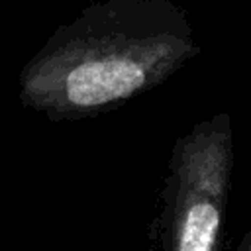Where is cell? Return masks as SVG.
<instances>
[{"label":"cell","mask_w":251,"mask_h":251,"mask_svg":"<svg viewBox=\"0 0 251 251\" xmlns=\"http://www.w3.org/2000/svg\"><path fill=\"white\" fill-rule=\"evenodd\" d=\"M198 51L173 0L94 2L24 65L18 98L51 122L92 118L161 86Z\"/></svg>","instance_id":"cell-1"},{"label":"cell","mask_w":251,"mask_h":251,"mask_svg":"<svg viewBox=\"0 0 251 251\" xmlns=\"http://www.w3.org/2000/svg\"><path fill=\"white\" fill-rule=\"evenodd\" d=\"M233 165L227 112L196 122L175 141L153 224L159 251H220Z\"/></svg>","instance_id":"cell-2"},{"label":"cell","mask_w":251,"mask_h":251,"mask_svg":"<svg viewBox=\"0 0 251 251\" xmlns=\"http://www.w3.org/2000/svg\"><path fill=\"white\" fill-rule=\"evenodd\" d=\"M233 251H251V231L249 229L241 235V239H239V243H237V247Z\"/></svg>","instance_id":"cell-3"}]
</instances>
